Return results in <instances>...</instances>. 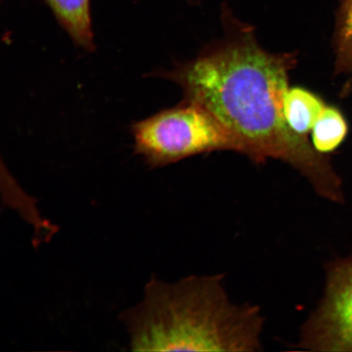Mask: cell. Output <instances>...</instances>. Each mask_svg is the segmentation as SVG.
<instances>
[{
    "mask_svg": "<svg viewBox=\"0 0 352 352\" xmlns=\"http://www.w3.org/2000/svg\"><path fill=\"white\" fill-rule=\"evenodd\" d=\"M221 21L222 38L195 59L157 76L182 88L184 100L212 113L255 164L283 162L303 176L320 197L342 204L341 182L327 158L286 121L285 98L297 54L266 50L253 26L237 19L226 3Z\"/></svg>",
    "mask_w": 352,
    "mask_h": 352,
    "instance_id": "cell-1",
    "label": "cell"
},
{
    "mask_svg": "<svg viewBox=\"0 0 352 352\" xmlns=\"http://www.w3.org/2000/svg\"><path fill=\"white\" fill-rule=\"evenodd\" d=\"M224 276L190 275L175 283L149 280L142 300L121 316L132 350L261 351L265 324L261 307L232 301Z\"/></svg>",
    "mask_w": 352,
    "mask_h": 352,
    "instance_id": "cell-2",
    "label": "cell"
},
{
    "mask_svg": "<svg viewBox=\"0 0 352 352\" xmlns=\"http://www.w3.org/2000/svg\"><path fill=\"white\" fill-rule=\"evenodd\" d=\"M135 154L151 168L175 164L199 154L244 148L212 113L183 100L173 108L131 126Z\"/></svg>",
    "mask_w": 352,
    "mask_h": 352,
    "instance_id": "cell-3",
    "label": "cell"
},
{
    "mask_svg": "<svg viewBox=\"0 0 352 352\" xmlns=\"http://www.w3.org/2000/svg\"><path fill=\"white\" fill-rule=\"evenodd\" d=\"M297 346L308 351H352V255L328 264L323 296L302 324Z\"/></svg>",
    "mask_w": 352,
    "mask_h": 352,
    "instance_id": "cell-4",
    "label": "cell"
},
{
    "mask_svg": "<svg viewBox=\"0 0 352 352\" xmlns=\"http://www.w3.org/2000/svg\"><path fill=\"white\" fill-rule=\"evenodd\" d=\"M58 23L82 50H95L91 0H44Z\"/></svg>",
    "mask_w": 352,
    "mask_h": 352,
    "instance_id": "cell-5",
    "label": "cell"
},
{
    "mask_svg": "<svg viewBox=\"0 0 352 352\" xmlns=\"http://www.w3.org/2000/svg\"><path fill=\"white\" fill-rule=\"evenodd\" d=\"M327 107L322 99L301 87H289L285 98V116L296 133L307 136Z\"/></svg>",
    "mask_w": 352,
    "mask_h": 352,
    "instance_id": "cell-6",
    "label": "cell"
},
{
    "mask_svg": "<svg viewBox=\"0 0 352 352\" xmlns=\"http://www.w3.org/2000/svg\"><path fill=\"white\" fill-rule=\"evenodd\" d=\"M312 132V145L321 154L336 151L347 132L345 118L336 108L325 107Z\"/></svg>",
    "mask_w": 352,
    "mask_h": 352,
    "instance_id": "cell-7",
    "label": "cell"
},
{
    "mask_svg": "<svg viewBox=\"0 0 352 352\" xmlns=\"http://www.w3.org/2000/svg\"><path fill=\"white\" fill-rule=\"evenodd\" d=\"M338 38L342 54L352 57V0H343Z\"/></svg>",
    "mask_w": 352,
    "mask_h": 352,
    "instance_id": "cell-8",
    "label": "cell"
},
{
    "mask_svg": "<svg viewBox=\"0 0 352 352\" xmlns=\"http://www.w3.org/2000/svg\"><path fill=\"white\" fill-rule=\"evenodd\" d=\"M191 1H195V3L200 1V0H191Z\"/></svg>",
    "mask_w": 352,
    "mask_h": 352,
    "instance_id": "cell-9",
    "label": "cell"
}]
</instances>
